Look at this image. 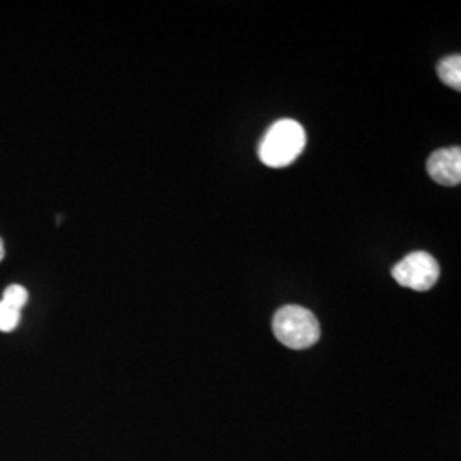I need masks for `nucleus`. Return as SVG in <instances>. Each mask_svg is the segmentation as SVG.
<instances>
[{
  "label": "nucleus",
  "mask_w": 461,
  "mask_h": 461,
  "mask_svg": "<svg viewBox=\"0 0 461 461\" xmlns=\"http://www.w3.org/2000/svg\"><path fill=\"white\" fill-rule=\"evenodd\" d=\"M306 148V132L303 125L284 118L276 122L262 139L258 158L268 167H285L293 165Z\"/></svg>",
  "instance_id": "obj_1"
},
{
  "label": "nucleus",
  "mask_w": 461,
  "mask_h": 461,
  "mask_svg": "<svg viewBox=\"0 0 461 461\" xmlns=\"http://www.w3.org/2000/svg\"><path fill=\"white\" fill-rule=\"evenodd\" d=\"M274 333L280 344L301 350L320 340V323L316 316L303 306H284L274 316Z\"/></svg>",
  "instance_id": "obj_2"
},
{
  "label": "nucleus",
  "mask_w": 461,
  "mask_h": 461,
  "mask_svg": "<svg viewBox=\"0 0 461 461\" xmlns=\"http://www.w3.org/2000/svg\"><path fill=\"white\" fill-rule=\"evenodd\" d=\"M439 274H441V268L438 260L426 251L409 253L392 270L393 279L400 285L419 293H424L430 287H434V284L439 279Z\"/></svg>",
  "instance_id": "obj_3"
},
{
  "label": "nucleus",
  "mask_w": 461,
  "mask_h": 461,
  "mask_svg": "<svg viewBox=\"0 0 461 461\" xmlns=\"http://www.w3.org/2000/svg\"><path fill=\"white\" fill-rule=\"evenodd\" d=\"M430 178L445 186H456L461 182V149H439L428 159Z\"/></svg>",
  "instance_id": "obj_4"
},
{
  "label": "nucleus",
  "mask_w": 461,
  "mask_h": 461,
  "mask_svg": "<svg viewBox=\"0 0 461 461\" xmlns=\"http://www.w3.org/2000/svg\"><path fill=\"white\" fill-rule=\"evenodd\" d=\"M438 76L439 79L449 86L451 89H461V57L460 55H449L438 64Z\"/></svg>",
  "instance_id": "obj_5"
},
{
  "label": "nucleus",
  "mask_w": 461,
  "mask_h": 461,
  "mask_svg": "<svg viewBox=\"0 0 461 461\" xmlns=\"http://www.w3.org/2000/svg\"><path fill=\"white\" fill-rule=\"evenodd\" d=\"M2 303L9 304L11 308H14L17 312H21V310L26 306V303H28V291H26L23 285L13 284V285H9V287L4 291Z\"/></svg>",
  "instance_id": "obj_6"
},
{
  "label": "nucleus",
  "mask_w": 461,
  "mask_h": 461,
  "mask_svg": "<svg viewBox=\"0 0 461 461\" xmlns=\"http://www.w3.org/2000/svg\"><path fill=\"white\" fill-rule=\"evenodd\" d=\"M21 321V312L0 301V331H13Z\"/></svg>",
  "instance_id": "obj_7"
},
{
  "label": "nucleus",
  "mask_w": 461,
  "mask_h": 461,
  "mask_svg": "<svg viewBox=\"0 0 461 461\" xmlns=\"http://www.w3.org/2000/svg\"><path fill=\"white\" fill-rule=\"evenodd\" d=\"M4 255H5V248H4V241H2V238H0V262L4 260Z\"/></svg>",
  "instance_id": "obj_8"
}]
</instances>
